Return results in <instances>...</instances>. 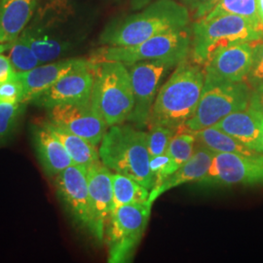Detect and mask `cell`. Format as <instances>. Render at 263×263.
I'll use <instances>...</instances> for the list:
<instances>
[{
	"label": "cell",
	"instance_id": "obj_1",
	"mask_svg": "<svg viewBox=\"0 0 263 263\" xmlns=\"http://www.w3.org/2000/svg\"><path fill=\"white\" fill-rule=\"evenodd\" d=\"M205 83L204 66L181 61L158 91L147 127L165 126L179 132L196 111Z\"/></svg>",
	"mask_w": 263,
	"mask_h": 263
},
{
	"label": "cell",
	"instance_id": "obj_2",
	"mask_svg": "<svg viewBox=\"0 0 263 263\" xmlns=\"http://www.w3.org/2000/svg\"><path fill=\"white\" fill-rule=\"evenodd\" d=\"M189 21L185 5L176 0H155L139 13L109 23L99 41L104 46H134L162 33L187 28Z\"/></svg>",
	"mask_w": 263,
	"mask_h": 263
},
{
	"label": "cell",
	"instance_id": "obj_3",
	"mask_svg": "<svg viewBox=\"0 0 263 263\" xmlns=\"http://www.w3.org/2000/svg\"><path fill=\"white\" fill-rule=\"evenodd\" d=\"M101 162L113 173L127 176L147 189L154 179L149 166L148 133L132 124L109 127L101 142Z\"/></svg>",
	"mask_w": 263,
	"mask_h": 263
},
{
	"label": "cell",
	"instance_id": "obj_4",
	"mask_svg": "<svg viewBox=\"0 0 263 263\" xmlns=\"http://www.w3.org/2000/svg\"><path fill=\"white\" fill-rule=\"evenodd\" d=\"M92 65L95 79L91 102L95 108L108 128L128 121L134 108V92L128 67L120 62L111 61Z\"/></svg>",
	"mask_w": 263,
	"mask_h": 263
},
{
	"label": "cell",
	"instance_id": "obj_5",
	"mask_svg": "<svg viewBox=\"0 0 263 263\" xmlns=\"http://www.w3.org/2000/svg\"><path fill=\"white\" fill-rule=\"evenodd\" d=\"M254 23L236 15L200 18L192 28L191 60L204 66L210 56L219 48L235 43L261 39Z\"/></svg>",
	"mask_w": 263,
	"mask_h": 263
},
{
	"label": "cell",
	"instance_id": "obj_6",
	"mask_svg": "<svg viewBox=\"0 0 263 263\" xmlns=\"http://www.w3.org/2000/svg\"><path fill=\"white\" fill-rule=\"evenodd\" d=\"M70 11L61 2H52L36 10L27 28L22 32L28 39L41 64L60 60L74 46L66 34Z\"/></svg>",
	"mask_w": 263,
	"mask_h": 263
},
{
	"label": "cell",
	"instance_id": "obj_7",
	"mask_svg": "<svg viewBox=\"0 0 263 263\" xmlns=\"http://www.w3.org/2000/svg\"><path fill=\"white\" fill-rule=\"evenodd\" d=\"M251 91L245 81L226 82L205 77L196 111L179 132L196 133L215 126L231 113L247 108Z\"/></svg>",
	"mask_w": 263,
	"mask_h": 263
},
{
	"label": "cell",
	"instance_id": "obj_8",
	"mask_svg": "<svg viewBox=\"0 0 263 263\" xmlns=\"http://www.w3.org/2000/svg\"><path fill=\"white\" fill-rule=\"evenodd\" d=\"M192 29L184 28L162 33L134 46H105L100 49L90 61L92 63L120 62L126 66L151 60H177L181 62L190 55Z\"/></svg>",
	"mask_w": 263,
	"mask_h": 263
},
{
	"label": "cell",
	"instance_id": "obj_9",
	"mask_svg": "<svg viewBox=\"0 0 263 263\" xmlns=\"http://www.w3.org/2000/svg\"><path fill=\"white\" fill-rule=\"evenodd\" d=\"M151 208L146 202L112 210L106 226L108 262L131 261L148 226Z\"/></svg>",
	"mask_w": 263,
	"mask_h": 263
},
{
	"label": "cell",
	"instance_id": "obj_10",
	"mask_svg": "<svg viewBox=\"0 0 263 263\" xmlns=\"http://www.w3.org/2000/svg\"><path fill=\"white\" fill-rule=\"evenodd\" d=\"M179 63L177 60H151L127 66L134 92V108L128 119L133 126L147 127L161 81Z\"/></svg>",
	"mask_w": 263,
	"mask_h": 263
},
{
	"label": "cell",
	"instance_id": "obj_11",
	"mask_svg": "<svg viewBox=\"0 0 263 263\" xmlns=\"http://www.w3.org/2000/svg\"><path fill=\"white\" fill-rule=\"evenodd\" d=\"M197 182L202 187L263 185V154L215 153L207 174Z\"/></svg>",
	"mask_w": 263,
	"mask_h": 263
},
{
	"label": "cell",
	"instance_id": "obj_12",
	"mask_svg": "<svg viewBox=\"0 0 263 263\" xmlns=\"http://www.w3.org/2000/svg\"><path fill=\"white\" fill-rule=\"evenodd\" d=\"M88 170L72 165L55 176L57 195L76 226L91 233L92 217L88 189Z\"/></svg>",
	"mask_w": 263,
	"mask_h": 263
},
{
	"label": "cell",
	"instance_id": "obj_13",
	"mask_svg": "<svg viewBox=\"0 0 263 263\" xmlns=\"http://www.w3.org/2000/svg\"><path fill=\"white\" fill-rule=\"evenodd\" d=\"M47 120L83 138L96 146L101 144L108 126L91 100L61 104L47 109Z\"/></svg>",
	"mask_w": 263,
	"mask_h": 263
},
{
	"label": "cell",
	"instance_id": "obj_14",
	"mask_svg": "<svg viewBox=\"0 0 263 263\" xmlns=\"http://www.w3.org/2000/svg\"><path fill=\"white\" fill-rule=\"evenodd\" d=\"M93 65L77 67L62 77L30 104L49 109L61 104H76L91 100L94 86Z\"/></svg>",
	"mask_w": 263,
	"mask_h": 263
},
{
	"label": "cell",
	"instance_id": "obj_15",
	"mask_svg": "<svg viewBox=\"0 0 263 263\" xmlns=\"http://www.w3.org/2000/svg\"><path fill=\"white\" fill-rule=\"evenodd\" d=\"M87 170L92 217L91 234L99 242H102L113 210L112 172L102 162Z\"/></svg>",
	"mask_w": 263,
	"mask_h": 263
},
{
	"label": "cell",
	"instance_id": "obj_16",
	"mask_svg": "<svg viewBox=\"0 0 263 263\" xmlns=\"http://www.w3.org/2000/svg\"><path fill=\"white\" fill-rule=\"evenodd\" d=\"M253 61L251 42L231 44L216 50L204 65L205 77L216 81L243 82Z\"/></svg>",
	"mask_w": 263,
	"mask_h": 263
},
{
	"label": "cell",
	"instance_id": "obj_17",
	"mask_svg": "<svg viewBox=\"0 0 263 263\" xmlns=\"http://www.w3.org/2000/svg\"><path fill=\"white\" fill-rule=\"evenodd\" d=\"M90 64L87 59H64L41 64L26 72H17V78L24 87V104L31 103L39 95L45 92L62 77L77 67Z\"/></svg>",
	"mask_w": 263,
	"mask_h": 263
},
{
	"label": "cell",
	"instance_id": "obj_18",
	"mask_svg": "<svg viewBox=\"0 0 263 263\" xmlns=\"http://www.w3.org/2000/svg\"><path fill=\"white\" fill-rule=\"evenodd\" d=\"M31 142L38 162L49 178L74 165L65 146L42 121L31 126Z\"/></svg>",
	"mask_w": 263,
	"mask_h": 263
},
{
	"label": "cell",
	"instance_id": "obj_19",
	"mask_svg": "<svg viewBox=\"0 0 263 263\" xmlns=\"http://www.w3.org/2000/svg\"><path fill=\"white\" fill-rule=\"evenodd\" d=\"M214 127L230 135L247 147L261 153L263 114L250 105L227 115Z\"/></svg>",
	"mask_w": 263,
	"mask_h": 263
},
{
	"label": "cell",
	"instance_id": "obj_20",
	"mask_svg": "<svg viewBox=\"0 0 263 263\" xmlns=\"http://www.w3.org/2000/svg\"><path fill=\"white\" fill-rule=\"evenodd\" d=\"M215 152L196 143L192 156L182 164L173 175H171L159 187L151 190L147 203L153 205L158 198L174 188L179 187L188 182H196L202 179L210 168Z\"/></svg>",
	"mask_w": 263,
	"mask_h": 263
},
{
	"label": "cell",
	"instance_id": "obj_21",
	"mask_svg": "<svg viewBox=\"0 0 263 263\" xmlns=\"http://www.w3.org/2000/svg\"><path fill=\"white\" fill-rule=\"evenodd\" d=\"M39 0H0V33L4 43L19 37L38 9Z\"/></svg>",
	"mask_w": 263,
	"mask_h": 263
},
{
	"label": "cell",
	"instance_id": "obj_22",
	"mask_svg": "<svg viewBox=\"0 0 263 263\" xmlns=\"http://www.w3.org/2000/svg\"><path fill=\"white\" fill-rule=\"evenodd\" d=\"M42 122L63 143L74 165H80L88 169L101 162L98 146L71 132L48 121L47 119Z\"/></svg>",
	"mask_w": 263,
	"mask_h": 263
},
{
	"label": "cell",
	"instance_id": "obj_23",
	"mask_svg": "<svg viewBox=\"0 0 263 263\" xmlns=\"http://www.w3.org/2000/svg\"><path fill=\"white\" fill-rule=\"evenodd\" d=\"M194 134L196 143L207 147L215 153H238L243 155H254L259 153L247 147L230 135L214 126L208 127Z\"/></svg>",
	"mask_w": 263,
	"mask_h": 263
},
{
	"label": "cell",
	"instance_id": "obj_24",
	"mask_svg": "<svg viewBox=\"0 0 263 263\" xmlns=\"http://www.w3.org/2000/svg\"><path fill=\"white\" fill-rule=\"evenodd\" d=\"M113 210L123 205L146 203L149 198V189L141 185L127 176L113 173Z\"/></svg>",
	"mask_w": 263,
	"mask_h": 263
},
{
	"label": "cell",
	"instance_id": "obj_25",
	"mask_svg": "<svg viewBox=\"0 0 263 263\" xmlns=\"http://www.w3.org/2000/svg\"><path fill=\"white\" fill-rule=\"evenodd\" d=\"M220 15H236L250 20L254 23L257 29V0H218L215 6L204 17L213 18Z\"/></svg>",
	"mask_w": 263,
	"mask_h": 263
},
{
	"label": "cell",
	"instance_id": "obj_26",
	"mask_svg": "<svg viewBox=\"0 0 263 263\" xmlns=\"http://www.w3.org/2000/svg\"><path fill=\"white\" fill-rule=\"evenodd\" d=\"M8 58L16 72H26L41 65L28 39L22 33L15 41L11 42Z\"/></svg>",
	"mask_w": 263,
	"mask_h": 263
},
{
	"label": "cell",
	"instance_id": "obj_27",
	"mask_svg": "<svg viewBox=\"0 0 263 263\" xmlns=\"http://www.w3.org/2000/svg\"><path fill=\"white\" fill-rule=\"evenodd\" d=\"M196 145V138L194 133L178 132L170 142L167 154L172 160L175 170L184 164L193 154Z\"/></svg>",
	"mask_w": 263,
	"mask_h": 263
},
{
	"label": "cell",
	"instance_id": "obj_28",
	"mask_svg": "<svg viewBox=\"0 0 263 263\" xmlns=\"http://www.w3.org/2000/svg\"><path fill=\"white\" fill-rule=\"evenodd\" d=\"M26 104L0 101V141L6 140L17 127Z\"/></svg>",
	"mask_w": 263,
	"mask_h": 263
},
{
	"label": "cell",
	"instance_id": "obj_29",
	"mask_svg": "<svg viewBox=\"0 0 263 263\" xmlns=\"http://www.w3.org/2000/svg\"><path fill=\"white\" fill-rule=\"evenodd\" d=\"M177 131L165 126L149 127L148 152L151 157L165 153Z\"/></svg>",
	"mask_w": 263,
	"mask_h": 263
},
{
	"label": "cell",
	"instance_id": "obj_30",
	"mask_svg": "<svg viewBox=\"0 0 263 263\" xmlns=\"http://www.w3.org/2000/svg\"><path fill=\"white\" fill-rule=\"evenodd\" d=\"M253 47V61L245 82L252 89L263 84V39L251 42Z\"/></svg>",
	"mask_w": 263,
	"mask_h": 263
},
{
	"label": "cell",
	"instance_id": "obj_31",
	"mask_svg": "<svg viewBox=\"0 0 263 263\" xmlns=\"http://www.w3.org/2000/svg\"><path fill=\"white\" fill-rule=\"evenodd\" d=\"M151 171L154 179V185L151 190H154L159 187L160 185L173 175L176 170L173 166L172 160L167 154V152L157 155L154 157H151L149 160Z\"/></svg>",
	"mask_w": 263,
	"mask_h": 263
},
{
	"label": "cell",
	"instance_id": "obj_32",
	"mask_svg": "<svg viewBox=\"0 0 263 263\" xmlns=\"http://www.w3.org/2000/svg\"><path fill=\"white\" fill-rule=\"evenodd\" d=\"M0 101L13 104H24V87L17 76L0 83Z\"/></svg>",
	"mask_w": 263,
	"mask_h": 263
},
{
	"label": "cell",
	"instance_id": "obj_33",
	"mask_svg": "<svg viewBox=\"0 0 263 263\" xmlns=\"http://www.w3.org/2000/svg\"><path fill=\"white\" fill-rule=\"evenodd\" d=\"M181 1L185 6L195 11V18L200 19L207 15L218 0H181Z\"/></svg>",
	"mask_w": 263,
	"mask_h": 263
},
{
	"label": "cell",
	"instance_id": "obj_34",
	"mask_svg": "<svg viewBox=\"0 0 263 263\" xmlns=\"http://www.w3.org/2000/svg\"><path fill=\"white\" fill-rule=\"evenodd\" d=\"M16 73L17 72L12 66L9 58L0 54V83L13 78Z\"/></svg>",
	"mask_w": 263,
	"mask_h": 263
},
{
	"label": "cell",
	"instance_id": "obj_35",
	"mask_svg": "<svg viewBox=\"0 0 263 263\" xmlns=\"http://www.w3.org/2000/svg\"><path fill=\"white\" fill-rule=\"evenodd\" d=\"M249 105L263 114V84L252 89Z\"/></svg>",
	"mask_w": 263,
	"mask_h": 263
},
{
	"label": "cell",
	"instance_id": "obj_36",
	"mask_svg": "<svg viewBox=\"0 0 263 263\" xmlns=\"http://www.w3.org/2000/svg\"><path fill=\"white\" fill-rule=\"evenodd\" d=\"M257 13H258V26L257 30L263 37V0H257Z\"/></svg>",
	"mask_w": 263,
	"mask_h": 263
},
{
	"label": "cell",
	"instance_id": "obj_37",
	"mask_svg": "<svg viewBox=\"0 0 263 263\" xmlns=\"http://www.w3.org/2000/svg\"><path fill=\"white\" fill-rule=\"evenodd\" d=\"M151 0H132V8L134 10H139L148 5Z\"/></svg>",
	"mask_w": 263,
	"mask_h": 263
},
{
	"label": "cell",
	"instance_id": "obj_38",
	"mask_svg": "<svg viewBox=\"0 0 263 263\" xmlns=\"http://www.w3.org/2000/svg\"><path fill=\"white\" fill-rule=\"evenodd\" d=\"M2 43H4V41H3V38H2V35L0 33V44H2Z\"/></svg>",
	"mask_w": 263,
	"mask_h": 263
},
{
	"label": "cell",
	"instance_id": "obj_39",
	"mask_svg": "<svg viewBox=\"0 0 263 263\" xmlns=\"http://www.w3.org/2000/svg\"><path fill=\"white\" fill-rule=\"evenodd\" d=\"M261 153L263 154V135H262V141H261Z\"/></svg>",
	"mask_w": 263,
	"mask_h": 263
},
{
	"label": "cell",
	"instance_id": "obj_40",
	"mask_svg": "<svg viewBox=\"0 0 263 263\" xmlns=\"http://www.w3.org/2000/svg\"><path fill=\"white\" fill-rule=\"evenodd\" d=\"M261 39H263V37H262V38H261Z\"/></svg>",
	"mask_w": 263,
	"mask_h": 263
}]
</instances>
